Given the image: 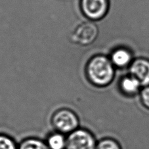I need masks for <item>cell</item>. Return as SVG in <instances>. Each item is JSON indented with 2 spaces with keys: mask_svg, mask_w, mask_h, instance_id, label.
Instances as JSON below:
<instances>
[{
  "mask_svg": "<svg viewBox=\"0 0 149 149\" xmlns=\"http://www.w3.org/2000/svg\"><path fill=\"white\" fill-rule=\"evenodd\" d=\"M67 135L53 131L49 133L45 141L49 149H65Z\"/></svg>",
  "mask_w": 149,
  "mask_h": 149,
  "instance_id": "obj_8",
  "label": "cell"
},
{
  "mask_svg": "<svg viewBox=\"0 0 149 149\" xmlns=\"http://www.w3.org/2000/svg\"><path fill=\"white\" fill-rule=\"evenodd\" d=\"M97 141L90 130L79 127L67 135L65 149H95Z\"/></svg>",
  "mask_w": 149,
  "mask_h": 149,
  "instance_id": "obj_3",
  "label": "cell"
},
{
  "mask_svg": "<svg viewBox=\"0 0 149 149\" xmlns=\"http://www.w3.org/2000/svg\"><path fill=\"white\" fill-rule=\"evenodd\" d=\"M0 149H18V143L11 136L0 133Z\"/></svg>",
  "mask_w": 149,
  "mask_h": 149,
  "instance_id": "obj_12",
  "label": "cell"
},
{
  "mask_svg": "<svg viewBox=\"0 0 149 149\" xmlns=\"http://www.w3.org/2000/svg\"><path fill=\"white\" fill-rule=\"evenodd\" d=\"M51 124L54 131L66 135L80 127L78 114L73 110L68 108L56 110L51 117Z\"/></svg>",
  "mask_w": 149,
  "mask_h": 149,
  "instance_id": "obj_2",
  "label": "cell"
},
{
  "mask_svg": "<svg viewBox=\"0 0 149 149\" xmlns=\"http://www.w3.org/2000/svg\"><path fill=\"white\" fill-rule=\"evenodd\" d=\"M99 29L92 21L84 22L77 26L71 34V41L77 45L87 46L93 43L98 36Z\"/></svg>",
  "mask_w": 149,
  "mask_h": 149,
  "instance_id": "obj_4",
  "label": "cell"
},
{
  "mask_svg": "<svg viewBox=\"0 0 149 149\" xmlns=\"http://www.w3.org/2000/svg\"><path fill=\"white\" fill-rule=\"evenodd\" d=\"M81 9L91 20H98L104 17L109 9V0H81Z\"/></svg>",
  "mask_w": 149,
  "mask_h": 149,
  "instance_id": "obj_5",
  "label": "cell"
},
{
  "mask_svg": "<svg viewBox=\"0 0 149 149\" xmlns=\"http://www.w3.org/2000/svg\"><path fill=\"white\" fill-rule=\"evenodd\" d=\"M141 86L140 82L132 76L123 78L119 84L120 91L127 97L135 96L139 92Z\"/></svg>",
  "mask_w": 149,
  "mask_h": 149,
  "instance_id": "obj_7",
  "label": "cell"
},
{
  "mask_svg": "<svg viewBox=\"0 0 149 149\" xmlns=\"http://www.w3.org/2000/svg\"><path fill=\"white\" fill-rule=\"evenodd\" d=\"M86 74L89 81L94 86L106 87L114 79V65L110 58L104 55L94 56L87 63Z\"/></svg>",
  "mask_w": 149,
  "mask_h": 149,
  "instance_id": "obj_1",
  "label": "cell"
},
{
  "mask_svg": "<svg viewBox=\"0 0 149 149\" xmlns=\"http://www.w3.org/2000/svg\"><path fill=\"white\" fill-rule=\"evenodd\" d=\"M95 149H123V147L116 139L106 137L98 140Z\"/></svg>",
  "mask_w": 149,
  "mask_h": 149,
  "instance_id": "obj_11",
  "label": "cell"
},
{
  "mask_svg": "<svg viewBox=\"0 0 149 149\" xmlns=\"http://www.w3.org/2000/svg\"><path fill=\"white\" fill-rule=\"evenodd\" d=\"M110 59L114 66L122 68L130 63L132 55L130 51L125 49L118 48L112 53Z\"/></svg>",
  "mask_w": 149,
  "mask_h": 149,
  "instance_id": "obj_9",
  "label": "cell"
},
{
  "mask_svg": "<svg viewBox=\"0 0 149 149\" xmlns=\"http://www.w3.org/2000/svg\"><path fill=\"white\" fill-rule=\"evenodd\" d=\"M140 100L143 106L149 109V86L144 87L141 91Z\"/></svg>",
  "mask_w": 149,
  "mask_h": 149,
  "instance_id": "obj_13",
  "label": "cell"
},
{
  "mask_svg": "<svg viewBox=\"0 0 149 149\" xmlns=\"http://www.w3.org/2000/svg\"><path fill=\"white\" fill-rule=\"evenodd\" d=\"M18 149H49L45 140L36 137L24 138L18 143Z\"/></svg>",
  "mask_w": 149,
  "mask_h": 149,
  "instance_id": "obj_10",
  "label": "cell"
},
{
  "mask_svg": "<svg viewBox=\"0 0 149 149\" xmlns=\"http://www.w3.org/2000/svg\"><path fill=\"white\" fill-rule=\"evenodd\" d=\"M130 71L131 76L137 79L141 86H149V61L137 59L132 63Z\"/></svg>",
  "mask_w": 149,
  "mask_h": 149,
  "instance_id": "obj_6",
  "label": "cell"
}]
</instances>
